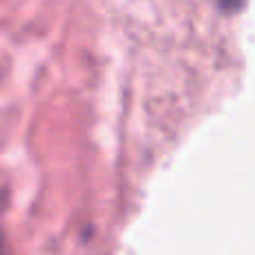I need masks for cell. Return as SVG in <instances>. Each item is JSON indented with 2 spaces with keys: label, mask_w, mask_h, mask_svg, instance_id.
Segmentation results:
<instances>
[{
  "label": "cell",
  "mask_w": 255,
  "mask_h": 255,
  "mask_svg": "<svg viewBox=\"0 0 255 255\" xmlns=\"http://www.w3.org/2000/svg\"><path fill=\"white\" fill-rule=\"evenodd\" d=\"M215 4L222 9L224 13H233L242 7V0H215Z\"/></svg>",
  "instance_id": "cell-1"
},
{
  "label": "cell",
  "mask_w": 255,
  "mask_h": 255,
  "mask_svg": "<svg viewBox=\"0 0 255 255\" xmlns=\"http://www.w3.org/2000/svg\"><path fill=\"white\" fill-rule=\"evenodd\" d=\"M0 255H4V251H2V242H0Z\"/></svg>",
  "instance_id": "cell-2"
}]
</instances>
